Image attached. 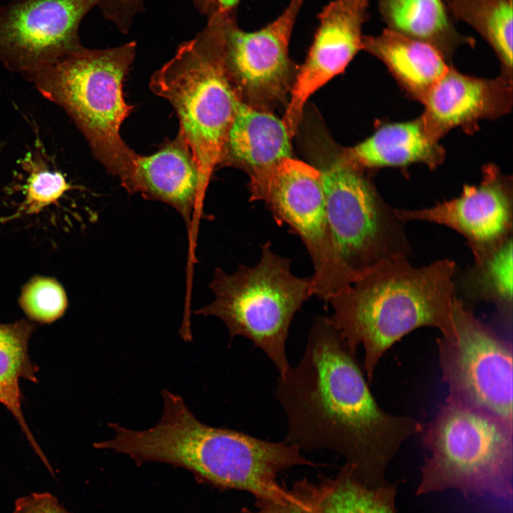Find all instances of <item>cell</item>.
I'll return each instance as SVG.
<instances>
[{"mask_svg":"<svg viewBox=\"0 0 513 513\" xmlns=\"http://www.w3.org/2000/svg\"><path fill=\"white\" fill-rule=\"evenodd\" d=\"M275 397L287 418L285 442L338 452L356 473L374 479L423 430L416 420L379 405L356 353L326 316L314 320L304 354L279 376Z\"/></svg>","mask_w":513,"mask_h":513,"instance_id":"1","label":"cell"},{"mask_svg":"<svg viewBox=\"0 0 513 513\" xmlns=\"http://www.w3.org/2000/svg\"><path fill=\"white\" fill-rule=\"evenodd\" d=\"M161 395L163 413L154 427L133 430L108 423L115 436L95 442L94 447L126 455L138 465L150 462L169 464L186 469L199 480L249 491L277 506L308 509L301 498L276 481L282 470L312 465L301 456L299 447L205 425L180 395L167 389Z\"/></svg>","mask_w":513,"mask_h":513,"instance_id":"2","label":"cell"},{"mask_svg":"<svg viewBox=\"0 0 513 513\" xmlns=\"http://www.w3.org/2000/svg\"><path fill=\"white\" fill-rule=\"evenodd\" d=\"M456 264L442 259L415 266L408 256L385 261L328 299L331 321L351 350L363 349V370L370 383L385 353L423 327L452 332Z\"/></svg>","mask_w":513,"mask_h":513,"instance_id":"3","label":"cell"},{"mask_svg":"<svg viewBox=\"0 0 513 513\" xmlns=\"http://www.w3.org/2000/svg\"><path fill=\"white\" fill-rule=\"evenodd\" d=\"M136 47L135 41L105 49L82 46L52 65L24 75L71 117L95 159L130 195L139 155L123 141L120 130L133 110L123 88Z\"/></svg>","mask_w":513,"mask_h":513,"instance_id":"4","label":"cell"},{"mask_svg":"<svg viewBox=\"0 0 513 513\" xmlns=\"http://www.w3.org/2000/svg\"><path fill=\"white\" fill-rule=\"evenodd\" d=\"M149 86L170 102L207 189L222 164L227 134L239 97L227 71L219 14L182 42L173 57L155 71Z\"/></svg>","mask_w":513,"mask_h":513,"instance_id":"5","label":"cell"},{"mask_svg":"<svg viewBox=\"0 0 513 513\" xmlns=\"http://www.w3.org/2000/svg\"><path fill=\"white\" fill-rule=\"evenodd\" d=\"M209 287L214 300L195 314L219 318L230 338L252 341L272 361L279 376L285 374L290 367L286 346L289 328L312 296L310 277L294 275L291 260L274 252L267 241L261 246L256 265L240 264L230 274L216 268Z\"/></svg>","mask_w":513,"mask_h":513,"instance_id":"6","label":"cell"},{"mask_svg":"<svg viewBox=\"0 0 513 513\" xmlns=\"http://www.w3.org/2000/svg\"><path fill=\"white\" fill-rule=\"evenodd\" d=\"M424 440L429 455L420 493L453 488L505 499L512 496L513 423L447 399Z\"/></svg>","mask_w":513,"mask_h":513,"instance_id":"7","label":"cell"},{"mask_svg":"<svg viewBox=\"0 0 513 513\" xmlns=\"http://www.w3.org/2000/svg\"><path fill=\"white\" fill-rule=\"evenodd\" d=\"M251 201H263L279 225L305 245L314 266L311 295L326 302L362 274L341 259L329 225L319 170L287 157L249 175Z\"/></svg>","mask_w":513,"mask_h":513,"instance_id":"8","label":"cell"},{"mask_svg":"<svg viewBox=\"0 0 513 513\" xmlns=\"http://www.w3.org/2000/svg\"><path fill=\"white\" fill-rule=\"evenodd\" d=\"M318 170L333 237L349 269L362 274L395 256H409L404 223L363 170L341 155Z\"/></svg>","mask_w":513,"mask_h":513,"instance_id":"9","label":"cell"},{"mask_svg":"<svg viewBox=\"0 0 513 513\" xmlns=\"http://www.w3.org/2000/svg\"><path fill=\"white\" fill-rule=\"evenodd\" d=\"M448 400L482 409L513 423L512 346L477 318L457 297L452 332L438 341Z\"/></svg>","mask_w":513,"mask_h":513,"instance_id":"10","label":"cell"},{"mask_svg":"<svg viewBox=\"0 0 513 513\" xmlns=\"http://www.w3.org/2000/svg\"><path fill=\"white\" fill-rule=\"evenodd\" d=\"M303 1L291 0L276 19L252 32L239 27L236 11L219 13L227 71L239 98L254 108L269 110L291 90L296 73L289 44Z\"/></svg>","mask_w":513,"mask_h":513,"instance_id":"11","label":"cell"},{"mask_svg":"<svg viewBox=\"0 0 513 513\" xmlns=\"http://www.w3.org/2000/svg\"><path fill=\"white\" fill-rule=\"evenodd\" d=\"M100 0H15L0 6V61L26 74L79 49L84 16Z\"/></svg>","mask_w":513,"mask_h":513,"instance_id":"12","label":"cell"},{"mask_svg":"<svg viewBox=\"0 0 513 513\" xmlns=\"http://www.w3.org/2000/svg\"><path fill=\"white\" fill-rule=\"evenodd\" d=\"M394 212L404 224L423 221L455 230L466 239L475 261H479L512 237V180L497 167L487 165L480 184L465 185L457 197L426 208H394Z\"/></svg>","mask_w":513,"mask_h":513,"instance_id":"13","label":"cell"},{"mask_svg":"<svg viewBox=\"0 0 513 513\" xmlns=\"http://www.w3.org/2000/svg\"><path fill=\"white\" fill-rule=\"evenodd\" d=\"M368 0H333L319 14L318 28L296 73L282 119L291 135L297 132L311 95L341 73L362 50V28L368 18Z\"/></svg>","mask_w":513,"mask_h":513,"instance_id":"14","label":"cell"},{"mask_svg":"<svg viewBox=\"0 0 513 513\" xmlns=\"http://www.w3.org/2000/svg\"><path fill=\"white\" fill-rule=\"evenodd\" d=\"M422 103L425 130L438 142L454 128L473 131L480 120L507 114L512 105V77L477 78L450 66Z\"/></svg>","mask_w":513,"mask_h":513,"instance_id":"15","label":"cell"},{"mask_svg":"<svg viewBox=\"0 0 513 513\" xmlns=\"http://www.w3.org/2000/svg\"><path fill=\"white\" fill-rule=\"evenodd\" d=\"M206 191L190 147L180 131L156 152L138 156L132 195L140 194L145 199L172 207L193 237Z\"/></svg>","mask_w":513,"mask_h":513,"instance_id":"16","label":"cell"},{"mask_svg":"<svg viewBox=\"0 0 513 513\" xmlns=\"http://www.w3.org/2000/svg\"><path fill=\"white\" fill-rule=\"evenodd\" d=\"M291 140L282 119L239 98L222 163L237 165L250 175L292 157Z\"/></svg>","mask_w":513,"mask_h":513,"instance_id":"17","label":"cell"},{"mask_svg":"<svg viewBox=\"0 0 513 513\" xmlns=\"http://www.w3.org/2000/svg\"><path fill=\"white\" fill-rule=\"evenodd\" d=\"M340 155L349 165L364 171L419 162L435 168L443 160L445 152L428 136L420 117L384 125L365 140L344 149Z\"/></svg>","mask_w":513,"mask_h":513,"instance_id":"18","label":"cell"},{"mask_svg":"<svg viewBox=\"0 0 513 513\" xmlns=\"http://www.w3.org/2000/svg\"><path fill=\"white\" fill-rule=\"evenodd\" d=\"M362 50L380 59L410 96L421 103L450 68L435 48L386 28L375 36L363 35Z\"/></svg>","mask_w":513,"mask_h":513,"instance_id":"19","label":"cell"},{"mask_svg":"<svg viewBox=\"0 0 513 513\" xmlns=\"http://www.w3.org/2000/svg\"><path fill=\"white\" fill-rule=\"evenodd\" d=\"M378 9L386 28L432 46L447 59L474 43L457 31L442 0H378Z\"/></svg>","mask_w":513,"mask_h":513,"instance_id":"20","label":"cell"},{"mask_svg":"<svg viewBox=\"0 0 513 513\" xmlns=\"http://www.w3.org/2000/svg\"><path fill=\"white\" fill-rule=\"evenodd\" d=\"M33 328L26 320L0 323V403L14 415L31 446L48 467V462L33 436L21 408L20 380L38 383V368L28 354Z\"/></svg>","mask_w":513,"mask_h":513,"instance_id":"21","label":"cell"},{"mask_svg":"<svg viewBox=\"0 0 513 513\" xmlns=\"http://www.w3.org/2000/svg\"><path fill=\"white\" fill-rule=\"evenodd\" d=\"M452 16L463 21L489 43L504 76L512 73V0H445Z\"/></svg>","mask_w":513,"mask_h":513,"instance_id":"22","label":"cell"},{"mask_svg":"<svg viewBox=\"0 0 513 513\" xmlns=\"http://www.w3.org/2000/svg\"><path fill=\"white\" fill-rule=\"evenodd\" d=\"M308 495L303 499L311 513H394L388 490L362 485L349 464L338 479L310 489Z\"/></svg>","mask_w":513,"mask_h":513,"instance_id":"23","label":"cell"},{"mask_svg":"<svg viewBox=\"0 0 513 513\" xmlns=\"http://www.w3.org/2000/svg\"><path fill=\"white\" fill-rule=\"evenodd\" d=\"M512 237L484 258L475 261L465 276L469 293L479 300L493 303L506 321L512 322Z\"/></svg>","mask_w":513,"mask_h":513,"instance_id":"24","label":"cell"},{"mask_svg":"<svg viewBox=\"0 0 513 513\" xmlns=\"http://www.w3.org/2000/svg\"><path fill=\"white\" fill-rule=\"evenodd\" d=\"M36 148L33 152L28 151L21 162L28 173L22 204L23 210L28 213L36 212L56 203L66 192L73 189L62 172L50 168L39 140Z\"/></svg>","mask_w":513,"mask_h":513,"instance_id":"25","label":"cell"},{"mask_svg":"<svg viewBox=\"0 0 513 513\" xmlns=\"http://www.w3.org/2000/svg\"><path fill=\"white\" fill-rule=\"evenodd\" d=\"M19 301L28 318L41 323L60 318L68 304L62 286L56 280L42 276L34 277L24 286Z\"/></svg>","mask_w":513,"mask_h":513,"instance_id":"26","label":"cell"},{"mask_svg":"<svg viewBox=\"0 0 513 513\" xmlns=\"http://www.w3.org/2000/svg\"><path fill=\"white\" fill-rule=\"evenodd\" d=\"M145 0H100L98 6L103 16L123 33H128L135 17L144 10Z\"/></svg>","mask_w":513,"mask_h":513,"instance_id":"27","label":"cell"},{"mask_svg":"<svg viewBox=\"0 0 513 513\" xmlns=\"http://www.w3.org/2000/svg\"><path fill=\"white\" fill-rule=\"evenodd\" d=\"M13 513H70L48 492H33L16 499Z\"/></svg>","mask_w":513,"mask_h":513,"instance_id":"28","label":"cell"},{"mask_svg":"<svg viewBox=\"0 0 513 513\" xmlns=\"http://www.w3.org/2000/svg\"><path fill=\"white\" fill-rule=\"evenodd\" d=\"M194 7L202 15L209 18L219 13L236 11L240 0H190Z\"/></svg>","mask_w":513,"mask_h":513,"instance_id":"29","label":"cell"},{"mask_svg":"<svg viewBox=\"0 0 513 513\" xmlns=\"http://www.w3.org/2000/svg\"><path fill=\"white\" fill-rule=\"evenodd\" d=\"M264 513H305L302 510L294 508V507H281V509L264 512Z\"/></svg>","mask_w":513,"mask_h":513,"instance_id":"30","label":"cell"},{"mask_svg":"<svg viewBox=\"0 0 513 513\" xmlns=\"http://www.w3.org/2000/svg\"><path fill=\"white\" fill-rule=\"evenodd\" d=\"M4 145H5V142H4V141L3 140V139L1 138V137L0 136V153H1V151H2V150H3L4 147Z\"/></svg>","mask_w":513,"mask_h":513,"instance_id":"31","label":"cell"}]
</instances>
